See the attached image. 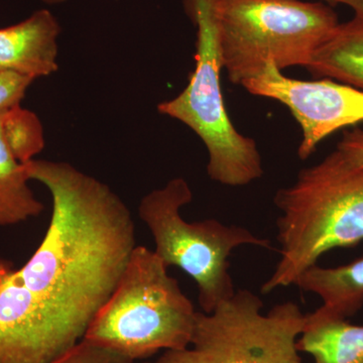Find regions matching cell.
Returning <instances> with one entry per match:
<instances>
[{
	"label": "cell",
	"instance_id": "6da1fadb",
	"mask_svg": "<svg viewBox=\"0 0 363 363\" xmlns=\"http://www.w3.org/2000/svg\"><path fill=\"white\" fill-rule=\"evenodd\" d=\"M52 198L49 226L20 269L0 259V363H52L73 347L136 247L133 214L108 185L66 162L33 159Z\"/></svg>",
	"mask_w": 363,
	"mask_h": 363
},
{
	"label": "cell",
	"instance_id": "3957f363",
	"mask_svg": "<svg viewBox=\"0 0 363 363\" xmlns=\"http://www.w3.org/2000/svg\"><path fill=\"white\" fill-rule=\"evenodd\" d=\"M168 269L154 250L136 245L84 338L135 362L189 347L197 311Z\"/></svg>",
	"mask_w": 363,
	"mask_h": 363
},
{
	"label": "cell",
	"instance_id": "2e32d148",
	"mask_svg": "<svg viewBox=\"0 0 363 363\" xmlns=\"http://www.w3.org/2000/svg\"><path fill=\"white\" fill-rule=\"evenodd\" d=\"M336 150L352 164L363 166V130L345 131Z\"/></svg>",
	"mask_w": 363,
	"mask_h": 363
},
{
	"label": "cell",
	"instance_id": "7a4b0ae2",
	"mask_svg": "<svg viewBox=\"0 0 363 363\" xmlns=\"http://www.w3.org/2000/svg\"><path fill=\"white\" fill-rule=\"evenodd\" d=\"M274 202L281 212L277 220L281 259L262 286L264 295L295 285L325 253L363 240V166L337 150L300 171L292 185L277 192Z\"/></svg>",
	"mask_w": 363,
	"mask_h": 363
},
{
	"label": "cell",
	"instance_id": "5b68a950",
	"mask_svg": "<svg viewBox=\"0 0 363 363\" xmlns=\"http://www.w3.org/2000/svg\"><path fill=\"white\" fill-rule=\"evenodd\" d=\"M217 14L223 69L236 85L267 63L306 68L339 23L331 6L302 0H219Z\"/></svg>",
	"mask_w": 363,
	"mask_h": 363
},
{
	"label": "cell",
	"instance_id": "5bb4252c",
	"mask_svg": "<svg viewBox=\"0 0 363 363\" xmlns=\"http://www.w3.org/2000/svg\"><path fill=\"white\" fill-rule=\"evenodd\" d=\"M52 363H135L123 353L83 338Z\"/></svg>",
	"mask_w": 363,
	"mask_h": 363
},
{
	"label": "cell",
	"instance_id": "7c38bea8",
	"mask_svg": "<svg viewBox=\"0 0 363 363\" xmlns=\"http://www.w3.org/2000/svg\"><path fill=\"white\" fill-rule=\"evenodd\" d=\"M313 77L363 91V13L338 23L306 67Z\"/></svg>",
	"mask_w": 363,
	"mask_h": 363
},
{
	"label": "cell",
	"instance_id": "52a82bcc",
	"mask_svg": "<svg viewBox=\"0 0 363 363\" xmlns=\"http://www.w3.org/2000/svg\"><path fill=\"white\" fill-rule=\"evenodd\" d=\"M259 296L238 290L213 312H197L189 347L168 350L145 363H304L297 341L306 314L293 302L267 314Z\"/></svg>",
	"mask_w": 363,
	"mask_h": 363
},
{
	"label": "cell",
	"instance_id": "ac0fdd59",
	"mask_svg": "<svg viewBox=\"0 0 363 363\" xmlns=\"http://www.w3.org/2000/svg\"><path fill=\"white\" fill-rule=\"evenodd\" d=\"M45 4H63V2L67 1V0H42Z\"/></svg>",
	"mask_w": 363,
	"mask_h": 363
},
{
	"label": "cell",
	"instance_id": "9c48e42d",
	"mask_svg": "<svg viewBox=\"0 0 363 363\" xmlns=\"http://www.w3.org/2000/svg\"><path fill=\"white\" fill-rule=\"evenodd\" d=\"M44 147L37 114L21 105L0 112V227L18 225L44 211L26 167Z\"/></svg>",
	"mask_w": 363,
	"mask_h": 363
},
{
	"label": "cell",
	"instance_id": "8fae6325",
	"mask_svg": "<svg viewBox=\"0 0 363 363\" xmlns=\"http://www.w3.org/2000/svg\"><path fill=\"white\" fill-rule=\"evenodd\" d=\"M295 285L321 298L322 305L313 314L348 319L363 306V257L336 267L314 264L298 277Z\"/></svg>",
	"mask_w": 363,
	"mask_h": 363
},
{
	"label": "cell",
	"instance_id": "9a60e30c",
	"mask_svg": "<svg viewBox=\"0 0 363 363\" xmlns=\"http://www.w3.org/2000/svg\"><path fill=\"white\" fill-rule=\"evenodd\" d=\"M33 81L21 74L0 72V112L21 105Z\"/></svg>",
	"mask_w": 363,
	"mask_h": 363
},
{
	"label": "cell",
	"instance_id": "ba28073f",
	"mask_svg": "<svg viewBox=\"0 0 363 363\" xmlns=\"http://www.w3.org/2000/svg\"><path fill=\"white\" fill-rule=\"evenodd\" d=\"M255 96L271 98L288 107L302 128L298 149L308 159L327 136L363 123V91L330 79L303 81L289 78L272 63L242 85Z\"/></svg>",
	"mask_w": 363,
	"mask_h": 363
},
{
	"label": "cell",
	"instance_id": "e0dca14e",
	"mask_svg": "<svg viewBox=\"0 0 363 363\" xmlns=\"http://www.w3.org/2000/svg\"><path fill=\"white\" fill-rule=\"evenodd\" d=\"M330 4H341L351 7L355 13H363V0H325Z\"/></svg>",
	"mask_w": 363,
	"mask_h": 363
},
{
	"label": "cell",
	"instance_id": "8992f818",
	"mask_svg": "<svg viewBox=\"0 0 363 363\" xmlns=\"http://www.w3.org/2000/svg\"><path fill=\"white\" fill-rule=\"evenodd\" d=\"M192 200L188 182L177 177L143 196L138 215L154 238V252L167 267H179L194 279L198 302L209 314L236 292L229 272L231 252L242 245L272 248L271 241L217 219L186 221L181 209Z\"/></svg>",
	"mask_w": 363,
	"mask_h": 363
},
{
	"label": "cell",
	"instance_id": "4fadbf2b",
	"mask_svg": "<svg viewBox=\"0 0 363 363\" xmlns=\"http://www.w3.org/2000/svg\"><path fill=\"white\" fill-rule=\"evenodd\" d=\"M297 347L311 355L314 363H363V326L341 318L306 314Z\"/></svg>",
	"mask_w": 363,
	"mask_h": 363
},
{
	"label": "cell",
	"instance_id": "277c9868",
	"mask_svg": "<svg viewBox=\"0 0 363 363\" xmlns=\"http://www.w3.org/2000/svg\"><path fill=\"white\" fill-rule=\"evenodd\" d=\"M218 2L184 0L186 13L197 28L195 69L185 89L157 105V111L199 136L207 149V174L212 181L242 187L262 178L264 168L257 143L236 130L224 104Z\"/></svg>",
	"mask_w": 363,
	"mask_h": 363
},
{
	"label": "cell",
	"instance_id": "30bf717a",
	"mask_svg": "<svg viewBox=\"0 0 363 363\" xmlns=\"http://www.w3.org/2000/svg\"><path fill=\"white\" fill-rule=\"evenodd\" d=\"M60 33L61 26L49 9L0 28V72H13L33 80L56 73Z\"/></svg>",
	"mask_w": 363,
	"mask_h": 363
}]
</instances>
